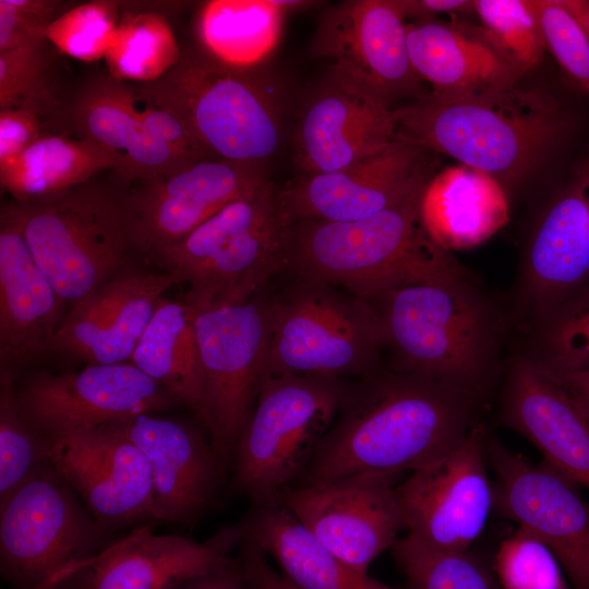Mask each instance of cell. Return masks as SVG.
Instances as JSON below:
<instances>
[{
  "mask_svg": "<svg viewBox=\"0 0 589 589\" xmlns=\"http://www.w3.org/2000/svg\"><path fill=\"white\" fill-rule=\"evenodd\" d=\"M478 398L417 374L390 372L348 385L299 485L364 473L398 476L449 453L474 422Z\"/></svg>",
  "mask_w": 589,
  "mask_h": 589,
  "instance_id": "cell-1",
  "label": "cell"
},
{
  "mask_svg": "<svg viewBox=\"0 0 589 589\" xmlns=\"http://www.w3.org/2000/svg\"><path fill=\"white\" fill-rule=\"evenodd\" d=\"M365 300L378 315L393 370L479 399L496 370L504 321L464 268Z\"/></svg>",
  "mask_w": 589,
  "mask_h": 589,
  "instance_id": "cell-2",
  "label": "cell"
},
{
  "mask_svg": "<svg viewBox=\"0 0 589 589\" xmlns=\"http://www.w3.org/2000/svg\"><path fill=\"white\" fill-rule=\"evenodd\" d=\"M394 140L446 154L501 184L530 170L562 135L565 117L549 97L516 85L444 96L393 110Z\"/></svg>",
  "mask_w": 589,
  "mask_h": 589,
  "instance_id": "cell-3",
  "label": "cell"
},
{
  "mask_svg": "<svg viewBox=\"0 0 589 589\" xmlns=\"http://www.w3.org/2000/svg\"><path fill=\"white\" fill-rule=\"evenodd\" d=\"M428 181L366 218L293 223L288 268L299 279L341 287L363 299L461 269L422 227L420 202Z\"/></svg>",
  "mask_w": 589,
  "mask_h": 589,
  "instance_id": "cell-4",
  "label": "cell"
},
{
  "mask_svg": "<svg viewBox=\"0 0 589 589\" xmlns=\"http://www.w3.org/2000/svg\"><path fill=\"white\" fill-rule=\"evenodd\" d=\"M292 226L268 180L153 256L188 284L183 302L190 306L243 303L289 267Z\"/></svg>",
  "mask_w": 589,
  "mask_h": 589,
  "instance_id": "cell-5",
  "label": "cell"
},
{
  "mask_svg": "<svg viewBox=\"0 0 589 589\" xmlns=\"http://www.w3.org/2000/svg\"><path fill=\"white\" fill-rule=\"evenodd\" d=\"M136 88L179 118L211 157L263 165L279 147V98L256 69L189 55L158 81Z\"/></svg>",
  "mask_w": 589,
  "mask_h": 589,
  "instance_id": "cell-6",
  "label": "cell"
},
{
  "mask_svg": "<svg viewBox=\"0 0 589 589\" xmlns=\"http://www.w3.org/2000/svg\"><path fill=\"white\" fill-rule=\"evenodd\" d=\"M11 205L36 263L64 302L94 293L136 250L124 199L99 187L85 183Z\"/></svg>",
  "mask_w": 589,
  "mask_h": 589,
  "instance_id": "cell-7",
  "label": "cell"
},
{
  "mask_svg": "<svg viewBox=\"0 0 589 589\" xmlns=\"http://www.w3.org/2000/svg\"><path fill=\"white\" fill-rule=\"evenodd\" d=\"M345 380L267 377L239 438L235 483L253 506L276 503L310 462L345 397Z\"/></svg>",
  "mask_w": 589,
  "mask_h": 589,
  "instance_id": "cell-8",
  "label": "cell"
},
{
  "mask_svg": "<svg viewBox=\"0 0 589 589\" xmlns=\"http://www.w3.org/2000/svg\"><path fill=\"white\" fill-rule=\"evenodd\" d=\"M336 287L299 279L275 301L265 380L313 375L344 380L374 372L384 346L372 304Z\"/></svg>",
  "mask_w": 589,
  "mask_h": 589,
  "instance_id": "cell-9",
  "label": "cell"
},
{
  "mask_svg": "<svg viewBox=\"0 0 589 589\" xmlns=\"http://www.w3.org/2000/svg\"><path fill=\"white\" fill-rule=\"evenodd\" d=\"M192 311L204 375L200 421L223 471L235 458L265 381L275 301L253 297L243 303Z\"/></svg>",
  "mask_w": 589,
  "mask_h": 589,
  "instance_id": "cell-10",
  "label": "cell"
},
{
  "mask_svg": "<svg viewBox=\"0 0 589 589\" xmlns=\"http://www.w3.org/2000/svg\"><path fill=\"white\" fill-rule=\"evenodd\" d=\"M49 464L0 504L2 574L24 589H53L95 555L101 524Z\"/></svg>",
  "mask_w": 589,
  "mask_h": 589,
  "instance_id": "cell-11",
  "label": "cell"
},
{
  "mask_svg": "<svg viewBox=\"0 0 589 589\" xmlns=\"http://www.w3.org/2000/svg\"><path fill=\"white\" fill-rule=\"evenodd\" d=\"M485 458L495 474L497 512L553 552L574 589H589V502L579 485L493 438H486Z\"/></svg>",
  "mask_w": 589,
  "mask_h": 589,
  "instance_id": "cell-12",
  "label": "cell"
},
{
  "mask_svg": "<svg viewBox=\"0 0 589 589\" xmlns=\"http://www.w3.org/2000/svg\"><path fill=\"white\" fill-rule=\"evenodd\" d=\"M486 438L484 426L476 424L456 448L396 486L409 536L443 551H467L480 537L494 507Z\"/></svg>",
  "mask_w": 589,
  "mask_h": 589,
  "instance_id": "cell-13",
  "label": "cell"
},
{
  "mask_svg": "<svg viewBox=\"0 0 589 589\" xmlns=\"http://www.w3.org/2000/svg\"><path fill=\"white\" fill-rule=\"evenodd\" d=\"M16 396L26 418L49 438L157 413L178 404L130 362L36 374L24 382Z\"/></svg>",
  "mask_w": 589,
  "mask_h": 589,
  "instance_id": "cell-14",
  "label": "cell"
},
{
  "mask_svg": "<svg viewBox=\"0 0 589 589\" xmlns=\"http://www.w3.org/2000/svg\"><path fill=\"white\" fill-rule=\"evenodd\" d=\"M396 476L364 473L321 485L290 486L276 503L359 573L392 549L404 521Z\"/></svg>",
  "mask_w": 589,
  "mask_h": 589,
  "instance_id": "cell-15",
  "label": "cell"
},
{
  "mask_svg": "<svg viewBox=\"0 0 589 589\" xmlns=\"http://www.w3.org/2000/svg\"><path fill=\"white\" fill-rule=\"evenodd\" d=\"M268 179L263 165L204 158L145 181L124 203L136 251L154 255L179 242Z\"/></svg>",
  "mask_w": 589,
  "mask_h": 589,
  "instance_id": "cell-16",
  "label": "cell"
},
{
  "mask_svg": "<svg viewBox=\"0 0 589 589\" xmlns=\"http://www.w3.org/2000/svg\"><path fill=\"white\" fill-rule=\"evenodd\" d=\"M49 442L52 466L97 521H155L148 460L111 423L50 437Z\"/></svg>",
  "mask_w": 589,
  "mask_h": 589,
  "instance_id": "cell-17",
  "label": "cell"
},
{
  "mask_svg": "<svg viewBox=\"0 0 589 589\" xmlns=\"http://www.w3.org/2000/svg\"><path fill=\"white\" fill-rule=\"evenodd\" d=\"M398 0H350L328 8L311 41V56L329 60L389 103L417 83Z\"/></svg>",
  "mask_w": 589,
  "mask_h": 589,
  "instance_id": "cell-18",
  "label": "cell"
},
{
  "mask_svg": "<svg viewBox=\"0 0 589 589\" xmlns=\"http://www.w3.org/2000/svg\"><path fill=\"white\" fill-rule=\"evenodd\" d=\"M424 149L394 140L344 169L302 175L279 189L292 223L348 221L370 217L428 181Z\"/></svg>",
  "mask_w": 589,
  "mask_h": 589,
  "instance_id": "cell-19",
  "label": "cell"
},
{
  "mask_svg": "<svg viewBox=\"0 0 589 589\" xmlns=\"http://www.w3.org/2000/svg\"><path fill=\"white\" fill-rule=\"evenodd\" d=\"M394 135L388 103L333 71L299 121L296 160L302 175L337 171L378 153Z\"/></svg>",
  "mask_w": 589,
  "mask_h": 589,
  "instance_id": "cell-20",
  "label": "cell"
},
{
  "mask_svg": "<svg viewBox=\"0 0 589 589\" xmlns=\"http://www.w3.org/2000/svg\"><path fill=\"white\" fill-rule=\"evenodd\" d=\"M110 423L148 460L155 521L193 522L211 503L223 472L203 430L188 421L156 413Z\"/></svg>",
  "mask_w": 589,
  "mask_h": 589,
  "instance_id": "cell-21",
  "label": "cell"
},
{
  "mask_svg": "<svg viewBox=\"0 0 589 589\" xmlns=\"http://www.w3.org/2000/svg\"><path fill=\"white\" fill-rule=\"evenodd\" d=\"M243 539L241 524L204 542L156 534L151 525H141L73 567L67 578L87 570L85 589H173L228 562L229 552Z\"/></svg>",
  "mask_w": 589,
  "mask_h": 589,
  "instance_id": "cell-22",
  "label": "cell"
},
{
  "mask_svg": "<svg viewBox=\"0 0 589 589\" xmlns=\"http://www.w3.org/2000/svg\"><path fill=\"white\" fill-rule=\"evenodd\" d=\"M180 284L172 273H132L111 278L73 304L52 350L88 364L128 363L164 293Z\"/></svg>",
  "mask_w": 589,
  "mask_h": 589,
  "instance_id": "cell-23",
  "label": "cell"
},
{
  "mask_svg": "<svg viewBox=\"0 0 589 589\" xmlns=\"http://www.w3.org/2000/svg\"><path fill=\"white\" fill-rule=\"evenodd\" d=\"M62 298L36 263L11 203L0 214V358L4 368L52 350Z\"/></svg>",
  "mask_w": 589,
  "mask_h": 589,
  "instance_id": "cell-24",
  "label": "cell"
},
{
  "mask_svg": "<svg viewBox=\"0 0 589 589\" xmlns=\"http://www.w3.org/2000/svg\"><path fill=\"white\" fill-rule=\"evenodd\" d=\"M502 418L543 454L544 461L589 491V420L525 354L510 362Z\"/></svg>",
  "mask_w": 589,
  "mask_h": 589,
  "instance_id": "cell-25",
  "label": "cell"
},
{
  "mask_svg": "<svg viewBox=\"0 0 589 589\" xmlns=\"http://www.w3.org/2000/svg\"><path fill=\"white\" fill-rule=\"evenodd\" d=\"M589 281V171L544 213L522 260L520 304L541 314Z\"/></svg>",
  "mask_w": 589,
  "mask_h": 589,
  "instance_id": "cell-26",
  "label": "cell"
},
{
  "mask_svg": "<svg viewBox=\"0 0 589 589\" xmlns=\"http://www.w3.org/2000/svg\"><path fill=\"white\" fill-rule=\"evenodd\" d=\"M70 118L81 136L116 157V171L124 180L145 181L194 163L148 132L136 87L109 75L83 85L72 100Z\"/></svg>",
  "mask_w": 589,
  "mask_h": 589,
  "instance_id": "cell-27",
  "label": "cell"
},
{
  "mask_svg": "<svg viewBox=\"0 0 589 589\" xmlns=\"http://www.w3.org/2000/svg\"><path fill=\"white\" fill-rule=\"evenodd\" d=\"M407 49L433 93L462 96L516 85L522 74L486 40L433 21L407 24Z\"/></svg>",
  "mask_w": 589,
  "mask_h": 589,
  "instance_id": "cell-28",
  "label": "cell"
},
{
  "mask_svg": "<svg viewBox=\"0 0 589 589\" xmlns=\"http://www.w3.org/2000/svg\"><path fill=\"white\" fill-rule=\"evenodd\" d=\"M420 220L440 248L464 250L484 242L508 221V204L498 181L459 165L426 182Z\"/></svg>",
  "mask_w": 589,
  "mask_h": 589,
  "instance_id": "cell-29",
  "label": "cell"
},
{
  "mask_svg": "<svg viewBox=\"0 0 589 589\" xmlns=\"http://www.w3.org/2000/svg\"><path fill=\"white\" fill-rule=\"evenodd\" d=\"M240 524L244 538L272 556L300 589H393L350 567L277 503L253 506Z\"/></svg>",
  "mask_w": 589,
  "mask_h": 589,
  "instance_id": "cell-30",
  "label": "cell"
},
{
  "mask_svg": "<svg viewBox=\"0 0 589 589\" xmlns=\"http://www.w3.org/2000/svg\"><path fill=\"white\" fill-rule=\"evenodd\" d=\"M130 363L201 419L204 375L190 305L164 298Z\"/></svg>",
  "mask_w": 589,
  "mask_h": 589,
  "instance_id": "cell-31",
  "label": "cell"
},
{
  "mask_svg": "<svg viewBox=\"0 0 589 589\" xmlns=\"http://www.w3.org/2000/svg\"><path fill=\"white\" fill-rule=\"evenodd\" d=\"M117 167L116 157L89 139L43 134L0 166V183L13 201L27 203L85 184L99 171Z\"/></svg>",
  "mask_w": 589,
  "mask_h": 589,
  "instance_id": "cell-32",
  "label": "cell"
},
{
  "mask_svg": "<svg viewBox=\"0 0 589 589\" xmlns=\"http://www.w3.org/2000/svg\"><path fill=\"white\" fill-rule=\"evenodd\" d=\"M285 10L277 0H212L195 19L207 59L237 70L255 69L279 39Z\"/></svg>",
  "mask_w": 589,
  "mask_h": 589,
  "instance_id": "cell-33",
  "label": "cell"
},
{
  "mask_svg": "<svg viewBox=\"0 0 589 589\" xmlns=\"http://www.w3.org/2000/svg\"><path fill=\"white\" fill-rule=\"evenodd\" d=\"M181 58L167 19L147 11L121 15L105 60L109 76L142 85L161 79Z\"/></svg>",
  "mask_w": 589,
  "mask_h": 589,
  "instance_id": "cell-34",
  "label": "cell"
},
{
  "mask_svg": "<svg viewBox=\"0 0 589 589\" xmlns=\"http://www.w3.org/2000/svg\"><path fill=\"white\" fill-rule=\"evenodd\" d=\"M531 320L525 356L548 373L589 370V281Z\"/></svg>",
  "mask_w": 589,
  "mask_h": 589,
  "instance_id": "cell-35",
  "label": "cell"
},
{
  "mask_svg": "<svg viewBox=\"0 0 589 589\" xmlns=\"http://www.w3.org/2000/svg\"><path fill=\"white\" fill-rule=\"evenodd\" d=\"M12 369L0 376V504L51 464L49 438L24 414L13 386Z\"/></svg>",
  "mask_w": 589,
  "mask_h": 589,
  "instance_id": "cell-36",
  "label": "cell"
},
{
  "mask_svg": "<svg viewBox=\"0 0 589 589\" xmlns=\"http://www.w3.org/2000/svg\"><path fill=\"white\" fill-rule=\"evenodd\" d=\"M392 550L407 589H502L493 569L470 550H437L409 534Z\"/></svg>",
  "mask_w": 589,
  "mask_h": 589,
  "instance_id": "cell-37",
  "label": "cell"
},
{
  "mask_svg": "<svg viewBox=\"0 0 589 589\" xmlns=\"http://www.w3.org/2000/svg\"><path fill=\"white\" fill-rule=\"evenodd\" d=\"M473 9L491 44L521 73L539 64L545 45L528 0H479Z\"/></svg>",
  "mask_w": 589,
  "mask_h": 589,
  "instance_id": "cell-38",
  "label": "cell"
},
{
  "mask_svg": "<svg viewBox=\"0 0 589 589\" xmlns=\"http://www.w3.org/2000/svg\"><path fill=\"white\" fill-rule=\"evenodd\" d=\"M113 1H91L64 10L45 32V39L61 53L81 61L106 57L121 15Z\"/></svg>",
  "mask_w": 589,
  "mask_h": 589,
  "instance_id": "cell-39",
  "label": "cell"
},
{
  "mask_svg": "<svg viewBox=\"0 0 589 589\" xmlns=\"http://www.w3.org/2000/svg\"><path fill=\"white\" fill-rule=\"evenodd\" d=\"M492 569L502 589H568L553 552L519 527L501 542Z\"/></svg>",
  "mask_w": 589,
  "mask_h": 589,
  "instance_id": "cell-40",
  "label": "cell"
},
{
  "mask_svg": "<svg viewBox=\"0 0 589 589\" xmlns=\"http://www.w3.org/2000/svg\"><path fill=\"white\" fill-rule=\"evenodd\" d=\"M545 48L565 73L589 94V37L561 0H528Z\"/></svg>",
  "mask_w": 589,
  "mask_h": 589,
  "instance_id": "cell-41",
  "label": "cell"
},
{
  "mask_svg": "<svg viewBox=\"0 0 589 589\" xmlns=\"http://www.w3.org/2000/svg\"><path fill=\"white\" fill-rule=\"evenodd\" d=\"M47 44L0 52V109L40 110L48 93Z\"/></svg>",
  "mask_w": 589,
  "mask_h": 589,
  "instance_id": "cell-42",
  "label": "cell"
},
{
  "mask_svg": "<svg viewBox=\"0 0 589 589\" xmlns=\"http://www.w3.org/2000/svg\"><path fill=\"white\" fill-rule=\"evenodd\" d=\"M62 5L55 0H0V52L47 43L45 32Z\"/></svg>",
  "mask_w": 589,
  "mask_h": 589,
  "instance_id": "cell-43",
  "label": "cell"
},
{
  "mask_svg": "<svg viewBox=\"0 0 589 589\" xmlns=\"http://www.w3.org/2000/svg\"><path fill=\"white\" fill-rule=\"evenodd\" d=\"M41 135L39 111L25 107L0 109V166L17 157Z\"/></svg>",
  "mask_w": 589,
  "mask_h": 589,
  "instance_id": "cell-44",
  "label": "cell"
},
{
  "mask_svg": "<svg viewBox=\"0 0 589 589\" xmlns=\"http://www.w3.org/2000/svg\"><path fill=\"white\" fill-rule=\"evenodd\" d=\"M240 564L249 589H300L269 564L267 554L249 539L241 542Z\"/></svg>",
  "mask_w": 589,
  "mask_h": 589,
  "instance_id": "cell-45",
  "label": "cell"
},
{
  "mask_svg": "<svg viewBox=\"0 0 589 589\" xmlns=\"http://www.w3.org/2000/svg\"><path fill=\"white\" fill-rule=\"evenodd\" d=\"M173 589H249L239 560L188 579Z\"/></svg>",
  "mask_w": 589,
  "mask_h": 589,
  "instance_id": "cell-46",
  "label": "cell"
},
{
  "mask_svg": "<svg viewBox=\"0 0 589 589\" xmlns=\"http://www.w3.org/2000/svg\"><path fill=\"white\" fill-rule=\"evenodd\" d=\"M545 373L569 396L589 420V370L569 373Z\"/></svg>",
  "mask_w": 589,
  "mask_h": 589,
  "instance_id": "cell-47",
  "label": "cell"
},
{
  "mask_svg": "<svg viewBox=\"0 0 589 589\" xmlns=\"http://www.w3.org/2000/svg\"><path fill=\"white\" fill-rule=\"evenodd\" d=\"M405 15L426 17L435 13L453 12L473 7V1L464 0H398Z\"/></svg>",
  "mask_w": 589,
  "mask_h": 589,
  "instance_id": "cell-48",
  "label": "cell"
},
{
  "mask_svg": "<svg viewBox=\"0 0 589 589\" xmlns=\"http://www.w3.org/2000/svg\"><path fill=\"white\" fill-rule=\"evenodd\" d=\"M564 5L573 13V15L581 23L584 29L589 37V1L582 0H564Z\"/></svg>",
  "mask_w": 589,
  "mask_h": 589,
  "instance_id": "cell-49",
  "label": "cell"
}]
</instances>
